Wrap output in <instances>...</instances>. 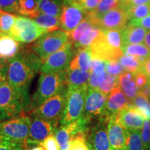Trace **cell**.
<instances>
[{"mask_svg": "<svg viewBox=\"0 0 150 150\" xmlns=\"http://www.w3.org/2000/svg\"><path fill=\"white\" fill-rule=\"evenodd\" d=\"M42 63V59L31 46H23L16 56L8 61L6 79L21 98L25 112L31 99L30 86Z\"/></svg>", "mask_w": 150, "mask_h": 150, "instance_id": "cell-1", "label": "cell"}, {"mask_svg": "<svg viewBox=\"0 0 150 150\" xmlns=\"http://www.w3.org/2000/svg\"><path fill=\"white\" fill-rule=\"evenodd\" d=\"M67 72V70L57 72L41 73L37 88L30 99L27 112H31L47 99L66 88Z\"/></svg>", "mask_w": 150, "mask_h": 150, "instance_id": "cell-2", "label": "cell"}, {"mask_svg": "<svg viewBox=\"0 0 150 150\" xmlns=\"http://www.w3.org/2000/svg\"><path fill=\"white\" fill-rule=\"evenodd\" d=\"M88 86H67L66 104L60 125H68L83 119Z\"/></svg>", "mask_w": 150, "mask_h": 150, "instance_id": "cell-3", "label": "cell"}, {"mask_svg": "<svg viewBox=\"0 0 150 150\" xmlns=\"http://www.w3.org/2000/svg\"><path fill=\"white\" fill-rule=\"evenodd\" d=\"M23 103L7 79L0 83V122L25 115Z\"/></svg>", "mask_w": 150, "mask_h": 150, "instance_id": "cell-4", "label": "cell"}, {"mask_svg": "<svg viewBox=\"0 0 150 150\" xmlns=\"http://www.w3.org/2000/svg\"><path fill=\"white\" fill-rule=\"evenodd\" d=\"M67 89V87L47 99L39 107L30 112V115L36 116L59 127L66 104Z\"/></svg>", "mask_w": 150, "mask_h": 150, "instance_id": "cell-5", "label": "cell"}, {"mask_svg": "<svg viewBox=\"0 0 150 150\" xmlns=\"http://www.w3.org/2000/svg\"><path fill=\"white\" fill-rule=\"evenodd\" d=\"M68 41L66 32L55 30L42 35L31 45V47L43 61L51 54L61 50Z\"/></svg>", "mask_w": 150, "mask_h": 150, "instance_id": "cell-6", "label": "cell"}, {"mask_svg": "<svg viewBox=\"0 0 150 150\" xmlns=\"http://www.w3.org/2000/svg\"><path fill=\"white\" fill-rule=\"evenodd\" d=\"M31 116L23 115L0 122V135L26 146L29 137Z\"/></svg>", "mask_w": 150, "mask_h": 150, "instance_id": "cell-7", "label": "cell"}, {"mask_svg": "<svg viewBox=\"0 0 150 150\" xmlns=\"http://www.w3.org/2000/svg\"><path fill=\"white\" fill-rule=\"evenodd\" d=\"M48 32L50 31L40 27L33 20L17 16L10 35L18 42L30 43Z\"/></svg>", "mask_w": 150, "mask_h": 150, "instance_id": "cell-8", "label": "cell"}, {"mask_svg": "<svg viewBox=\"0 0 150 150\" xmlns=\"http://www.w3.org/2000/svg\"><path fill=\"white\" fill-rule=\"evenodd\" d=\"M76 50L74 45L68 41L61 50L51 54L42 61L40 67L41 73L57 72L67 70L76 54Z\"/></svg>", "mask_w": 150, "mask_h": 150, "instance_id": "cell-9", "label": "cell"}, {"mask_svg": "<svg viewBox=\"0 0 150 150\" xmlns=\"http://www.w3.org/2000/svg\"><path fill=\"white\" fill-rule=\"evenodd\" d=\"M107 98V95L99 90L88 89L86 99L83 117L88 129L95 120L99 119L103 116H108L106 112Z\"/></svg>", "mask_w": 150, "mask_h": 150, "instance_id": "cell-10", "label": "cell"}, {"mask_svg": "<svg viewBox=\"0 0 150 150\" xmlns=\"http://www.w3.org/2000/svg\"><path fill=\"white\" fill-rule=\"evenodd\" d=\"M109 117H101L89 127L86 132V140L91 150H112L108 136Z\"/></svg>", "mask_w": 150, "mask_h": 150, "instance_id": "cell-11", "label": "cell"}, {"mask_svg": "<svg viewBox=\"0 0 150 150\" xmlns=\"http://www.w3.org/2000/svg\"><path fill=\"white\" fill-rule=\"evenodd\" d=\"M31 116L29 134L27 140V146L30 149L34 146L40 145L48 136L54 134L59 127L50 122L45 120L36 116Z\"/></svg>", "mask_w": 150, "mask_h": 150, "instance_id": "cell-12", "label": "cell"}, {"mask_svg": "<svg viewBox=\"0 0 150 150\" xmlns=\"http://www.w3.org/2000/svg\"><path fill=\"white\" fill-rule=\"evenodd\" d=\"M90 49L93 59L104 61H117L123 54L122 49L116 47L107 40L103 30Z\"/></svg>", "mask_w": 150, "mask_h": 150, "instance_id": "cell-13", "label": "cell"}, {"mask_svg": "<svg viewBox=\"0 0 150 150\" xmlns=\"http://www.w3.org/2000/svg\"><path fill=\"white\" fill-rule=\"evenodd\" d=\"M87 15V13L76 1L65 4L60 17V27L65 32H71L83 21Z\"/></svg>", "mask_w": 150, "mask_h": 150, "instance_id": "cell-14", "label": "cell"}, {"mask_svg": "<svg viewBox=\"0 0 150 150\" xmlns=\"http://www.w3.org/2000/svg\"><path fill=\"white\" fill-rule=\"evenodd\" d=\"M129 17L125 11L116 8L103 16L95 23V27L102 30L122 31L127 27Z\"/></svg>", "mask_w": 150, "mask_h": 150, "instance_id": "cell-15", "label": "cell"}, {"mask_svg": "<svg viewBox=\"0 0 150 150\" xmlns=\"http://www.w3.org/2000/svg\"><path fill=\"white\" fill-rule=\"evenodd\" d=\"M108 136L112 150H126L127 129L120 122L117 115L108 119Z\"/></svg>", "mask_w": 150, "mask_h": 150, "instance_id": "cell-16", "label": "cell"}, {"mask_svg": "<svg viewBox=\"0 0 150 150\" xmlns=\"http://www.w3.org/2000/svg\"><path fill=\"white\" fill-rule=\"evenodd\" d=\"M131 102L118 85L114 88L108 96L106 112L108 116L117 115L121 110L130 106Z\"/></svg>", "mask_w": 150, "mask_h": 150, "instance_id": "cell-17", "label": "cell"}, {"mask_svg": "<svg viewBox=\"0 0 150 150\" xmlns=\"http://www.w3.org/2000/svg\"><path fill=\"white\" fill-rule=\"evenodd\" d=\"M120 122L127 130H141L145 119L140 112L131 105L117 114Z\"/></svg>", "mask_w": 150, "mask_h": 150, "instance_id": "cell-18", "label": "cell"}, {"mask_svg": "<svg viewBox=\"0 0 150 150\" xmlns=\"http://www.w3.org/2000/svg\"><path fill=\"white\" fill-rule=\"evenodd\" d=\"M147 32V29L129 24L121 31L122 46L142 44Z\"/></svg>", "mask_w": 150, "mask_h": 150, "instance_id": "cell-19", "label": "cell"}, {"mask_svg": "<svg viewBox=\"0 0 150 150\" xmlns=\"http://www.w3.org/2000/svg\"><path fill=\"white\" fill-rule=\"evenodd\" d=\"M23 47L11 35H0V59L8 61L16 56Z\"/></svg>", "mask_w": 150, "mask_h": 150, "instance_id": "cell-20", "label": "cell"}, {"mask_svg": "<svg viewBox=\"0 0 150 150\" xmlns=\"http://www.w3.org/2000/svg\"><path fill=\"white\" fill-rule=\"evenodd\" d=\"M92 61L93 58H92L90 47L79 48L69 65L68 69L69 70L79 69L83 71H90Z\"/></svg>", "mask_w": 150, "mask_h": 150, "instance_id": "cell-21", "label": "cell"}, {"mask_svg": "<svg viewBox=\"0 0 150 150\" xmlns=\"http://www.w3.org/2000/svg\"><path fill=\"white\" fill-rule=\"evenodd\" d=\"M118 83L122 91L130 102L135 98L140 91L139 88L137 86L135 81L134 74L131 72L125 71L120 75L118 76Z\"/></svg>", "mask_w": 150, "mask_h": 150, "instance_id": "cell-22", "label": "cell"}, {"mask_svg": "<svg viewBox=\"0 0 150 150\" xmlns=\"http://www.w3.org/2000/svg\"><path fill=\"white\" fill-rule=\"evenodd\" d=\"M90 72L91 76L88 82L89 88L97 89L106 74V61L93 59Z\"/></svg>", "mask_w": 150, "mask_h": 150, "instance_id": "cell-23", "label": "cell"}, {"mask_svg": "<svg viewBox=\"0 0 150 150\" xmlns=\"http://www.w3.org/2000/svg\"><path fill=\"white\" fill-rule=\"evenodd\" d=\"M118 3V0H102L96 8L88 13L87 17L95 27V23L97 20L110 11L117 8Z\"/></svg>", "mask_w": 150, "mask_h": 150, "instance_id": "cell-24", "label": "cell"}, {"mask_svg": "<svg viewBox=\"0 0 150 150\" xmlns=\"http://www.w3.org/2000/svg\"><path fill=\"white\" fill-rule=\"evenodd\" d=\"M91 76L90 71H83L79 69L69 70L67 69L66 83L70 86H88Z\"/></svg>", "mask_w": 150, "mask_h": 150, "instance_id": "cell-25", "label": "cell"}, {"mask_svg": "<svg viewBox=\"0 0 150 150\" xmlns=\"http://www.w3.org/2000/svg\"><path fill=\"white\" fill-rule=\"evenodd\" d=\"M40 13L61 17L64 6L63 0H38Z\"/></svg>", "mask_w": 150, "mask_h": 150, "instance_id": "cell-26", "label": "cell"}, {"mask_svg": "<svg viewBox=\"0 0 150 150\" xmlns=\"http://www.w3.org/2000/svg\"><path fill=\"white\" fill-rule=\"evenodd\" d=\"M123 54L132 56L143 61L150 57V50L145 44H134L122 46Z\"/></svg>", "mask_w": 150, "mask_h": 150, "instance_id": "cell-27", "label": "cell"}, {"mask_svg": "<svg viewBox=\"0 0 150 150\" xmlns=\"http://www.w3.org/2000/svg\"><path fill=\"white\" fill-rule=\"evenodd\" d=\"M131 105L140 112L144 119L150 121V100L149 96L139 91L135 98L131 101Z\"/></svg>", "mask_w": 150, "mask_h": 150, "instance_id": "cell-28", "label": "cell"}, {"mask_svg": "<svg viewBox=\"0 0 150 150\" xmlns=\"http://www.w3.org/2000/svg\"><path fill=\"white\" fill-rule=\"evenodd\" d=\"M18 13L23 16L35 18L40 14L38 0H18Z\"/></svg>", "mask_w": 150, "mask_h": 150, "instance_id": "cell-29", "label": "cell"}, {"mask_svg": "<svg viewBox=\"0 0 150 150\" xmlns=\"http://www.w3.org/2000/svg\"><path fill=\"white\" fill-rule=\"evenodd\" d=\"M34 21L43 29L47 31H53L59 29L61 26L60 17H56L40 13L38 16L34 18Z\"/></svg>", "mask_w": 150, "mask_h": 150, "instance_id": "cell-30", "label": "cell"}, {"mask_svg": "<svg viewBox=\"0 0 150 150\" xmlns=\"http://www.w3.org/2000/svg\"><path fill=\"white\" fill-rule=\"evenodd\" d=\"M102 31V29L97 27H90L83 33V34L81 37L79 41L74 45V47L79 49L91 47L93 43L97 40V38L99 36Z\"/></svg>", "mask_w": 150, "mask_h": 150, "instance_id": "cell-31", "label": "cell"}, {"mask_svg": "<svg viewBox=\"0 0 150 150\" xmlns=\"http://www.w3.org/2000/svg\"><path fill=\"white\" fill-rule=\"evenodd\" d=\"M126 150H145L141 137V130H127Z\"/></svg>", "mask_w": 150, "mask_h": 150, "instance_id": "cell-32", "label": "cell"}, {"mask_svg": "<svg viewBox=\"0 0 150 150\" xmlns=\"http://www.w3.org/2000/svg\"><path fill=\"white\" fill-rule=\"evenodd\" d=\"M91 27H95V26L89 20V18L86 16L83 21L81 22L73 31L71 32L67 33V35H68L69 41H70L74 45H75L79 41L81 37L82 36L83 33Z\"/></svg>", "mask_w": 150, "mask_h": 150, "instance_id": "cell-33", "label": "cell"}, {"mask_svg": "<svg viewBox=\"0 0 150 150\" xmlns=\"http://www.w3.org/2000/svg\"><path fill=\"white\" fill-rule=\"evenodd\" d=\"M118 61L123 67L124 70L126 72H131L132 74H136V73L139 72L142 62L136 58L126 56L125 54H122L120 57Z\"/></svg>", "mask_w": 150, "mask_h": 150, "instance_id": "cell-34", "label": "cell"}, {"mask_svg": "<svg viewBox=\"0 0 150 150\" xmlns=\"http://www.w3.org/2000/svg\"><path fill=\"white\" fill-rule=\"evenodd\" d=\"M17 16H18L0 10V35H10L11 30Z\"/></svg>", "mask_w": 150, "mask_h": 150, "instance_id": "cell-35", "label": "cell"}, {"mask_svg": "<svg viewBox=\"0 0 150 150\" xmlns=\"http://www.w3.org/2000/svg\"><path fill=\"white\" fill-rule=\"evenodd\" d=\"M119 85L118 83V76H113L106 72L104 79L99 84L97 90L108 96L112 90L116 86Z\"/></svg>", "mask_w": 150, "mask_h": 150, "instance_id": "cell-36", "label": "cell"}, {"mask_svg": "<svg viewBox=\"0 0 150 150\" xmlns=\"http://www.w3.org/2000/svg\"><path fill=\"white\" fill-rule=\"evenodd\" d=\"M129 20L142 18L150 13V1L144 4L134 6L125 11Z\"/></svg>", "mask_w": 150, "mask_h": 150, "instance_id": "cell-37", "label": "cell"}, {"mask_svg": "<svg viewBox=\"0 0 150 150\" xmlns=\"http://www.w3.org/2000/svg\"><path fill=\"white\" fill-rule=\"evenodd\" d=\"M66 150H91L87 143L86 133H78L73 138L70 147Z\"/></svg>", "mask_w": 150, "mask_h": 150, "instance_id": "cell-38", "label": "cell"}, {"mask_svg": "<svg viewBox=\"0 0 150 150\" xmlns=\"http://www.w3.org/2000/svg\"><path fill=\"white\" fill-rule=\"evenodd\" d=\"M106 71L108 74L115 76H119L121 74L125 72L118 60L106 61Z\"/></svg>", "mask_w": 150, "mask_h": 150, "instance_id": "cell-39", "label": "cell"}, {"mask_svg": "<svg viewBox=\"0 0 150 150\" xmlns=\"http://www.w3.org/2000/svg\"><path fill=\"white\" fill-rule=\"evenodd\" d=\"M24 147L25 146L0 135V150H20Z\"/></svg>", "mask_w": 150, "mask_h": 150, "instance_id": "cell-40", "label": "cell"}, {"mask_svg": "<svg viewBox=\"0 0 150 150\" xmlns=\"http://www.w3.org/2000/svg\"><path fill=\"white\" fill-rule=\"evenodd\" d=\"M18 0H0V10L5 12L18 13Z\"/></svg>", "mask_w": 150, "mask_h": 150, "instance_id": "cell-41", "label": "cell"}, {"mask_svg": "<svg viewBox=\"0 0 150 150\" xmlns=\"http://www.w3.org/2000/svg\"><path fill=\"white\" fill-rule=\"evenodd\" d=\"M40 145L42 146L45 150H61V147L54 134L48 136L41 142Z\"/></svg>", "mask_w": 150, "mask_h": 150, "instance_id": "cell-42", "label": "cell"}, {"mask_svg": "<svg viewBox=\"0 0 150 150\" xmlns=\"http://www.w3.org/2000/svg\"><path fill=\"white\" fill-rule=\"evenodd\" d=\"M141 137L145 148H148L150 146V121L145 120L143 126L141 129Z\"/></svg>", "mask_w": 150, "mask_h": 150, "instance_id": "cell-43", "label": "cell"}, {"mask_svg": "<svg viewBox=\"0 0 150 150\" xmlns=\"http://www.w3.org/2000/svg\"><path fill=\"white\" fill-rule=\"evenodd\" d=\"M149 1L150 0H119L117 8L127 11L128 8L134 6L144 4Z\"/></svg>", "mask_w": 150, "mask_h": 150, "instance_id": "cell-44", "label": "cell"}, {"mask_svg": "<svg viewBox=\"0 0 150 150\" xmlns=\"http://www.w3.org/2000/svg\"><path fill=\"white\" fill-rule=\"evenodd\" d=\"M101 1L102 0H76V1L87 13H88L96 8Z\"/></svg>", "mask_w": 150, "mask_h": 150, "instance_id": "cell-45", "label": "cell"}, {"mask_svg": "<svg viewBox=\"0 0 150 150\" xmlns=\"http://www.w3.org/2000/svg\"><path fill=\"white\" fill-rule=\"evenodd\" d=\"M129 24L150 29V13L144 18L131 20Z\"/></svg>", "mask_w": 150, "mask_h": 150, "instance_id": "cell-46", "label": "cell"}, {"mask_svg": "<svg viewBox=\"0 0 150 150\" xmlns=\"http://www.w3.org/2000/svg\"><path fill=\"white\" fill-rule=\"evenodd\" d=\"M134 74L135 81H136V85L138 88H139L140 90L147 85L148 77L145 74H143V73L140 72H138Z\"/></svg>", "mask_w": 150, "mask_h": 150, "instance_id": "cell-47", "label": "cell"}, {"mask_svg": "<svg viewBox=\"0 0 150 150\" xmlns=\"http://www.w3.org/2000/svg\"><path fill=\"white\" fill-rule=\"evenodd\" d=\"M8 70V61L0 59V83L6 79Z\"/></svg>", "mask_w": 150, "mask_h": 150, "instance_id": "cell-48", "label": "cell"}, {"mask_svg": "<svg viewBox=\"0 0 150 150\" xmlns=\"http://www.w3.org/2000/svg\"><path fill=\"white\" fill-rule=\"evenodd\" d=\"M139 72L145 74L148 79L150 78V57L142 62Z\"/></svg>", "mask_w": 150, "mask_h": 150, "instance_id": "cell-49", "label": "cell"}, {"mask_svg": "<svg viewBox=\"0 0 150 150\" xmlns=\"http://www.w3.org/2000/svg\"><path fill=\"white\" fill-rule=\"evenodd\" d=\"M144 44L150 50V31H147L144 39Z\"/></svg>", "mask_w": 150, "mask_h": 150, "instance_id": "cell-50", "label": "cell"}, {"mask_svg": "<svg viewBox=\"0 0 150 150\" xmlns=\"http://www.w3.org/2000/svg\"><path fill=\"white\" fill-rule=\"evenodd\" d=\"M29 150H45L44 148H43L42 146H34V147H32L31 148L29 149Z\"/></svg>", "mask_w": 150, "mask_h": 150, "instance_id": "cell-51", "label": "cell"}, {"mask_svg": "<svg viewBox=\"0 0 150 150\" xmlns=\"http://www.w3.org/2000/svg\"><path fill=\"white\" fill-rule=\"evenodd\" d=\"M63 1H64V4H65L71 3V2H73V1H76V0H63Z\"/></svg>", "mask_w": 150, "mask_h": 150, "instance_id": "cell-52", "label": "cell"}, {"mask_svg": "<svg viewBox=\"0 0 150 150\" xmlns=\"http://www.w3.org/2000/svg\"><path fill=\"white\" fill-rule=\"evenodd\" d=\"M20 150H29V149H28V148H27V147H26V146H25V147H22V149H20Z\"/></svg>", "mask_w": 150, "mask_h": 150, "instance_id": "cell-53", "label": "cell"}, {"mask_svg": "<svg viewBox=\"0 0 150 150\" xmlns=\"http://www.w3.org/2000/svg\"><path fill=\"white\" fill-rule=\"evenodd\" d=\"M147 85L150 86V78L148 79V82H147Z\"/></svg>", "mask_w": 150, "mask_h": 150, "instance_id": "cell-54", "label": "cell"}, {"mask_svg": "<svg viewBox=\"0 0 150 150\" xmlns=\"http://www.w3.org/2000/svg\"><path fill=\"white\" fill-rule=\"evenodd\" d=\"M149 150H150V146H149Z\"/></svg>", "mask_w": 150, "mask_h": 150, "instance_id": "cell-55", "label": "cell"}, {"mask_svg": "<svg viewBox=\"0 0 150 150\" xmlns=\"http://www.w3.org/2000/svg\"><path fill=\"white\" fill-rule=\"evenodd\" d=\"M118 1H119V0H118Z\"/></svg>", "mask_w": 150, "mask_h": 150, "instance_id": "cell-56", "label": "cell"}]
</instances>
